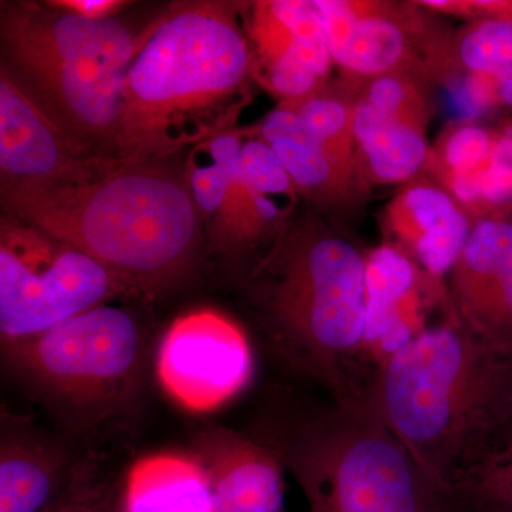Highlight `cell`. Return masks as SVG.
Here are the masks:
<instances>
[{"label": "cell", "mask_w": 512, "mask_h": 512, "mask_svg": "<svg viewBox=\"0 0 512 512\" xmlns=\"http://www.w3.org/2000/svg\"><path fill=\"white\" fill-rule=\"evenodd\" d=\"M251 52L234 3H180L138 36L117 158L163 163L234 130L251 101Z\"/></svg>", "instance_id": "obj_1"}, {"label": "cell", "mask_w": 512, "mask_h": 512, "mask_svg": "<svg viewBox=\"0 0 512 512\" xmlns=\"http://www.w3.org/2000/svg\"><path fill=\"white\" fill-rule=\"evenodd\" d=\"M372 402L427 476L456 485L503 451L512 421V355L451 311L380 367Z\"/></svg>", "instance_id": "obj_2"}, {"label": "cell", "mask_w": 512, "mask_h": 512, "mask_svg": "<svg viewBox=\"0 0 512 512\" xmlns=\"http://www.w3.org/2000/svg\"><path fill=\"white\" fill-rule=\"evenodd\" d=\"M366 254L318 215L289 221L248 291L276 356L340 400L372 399L365 348Z\"/></svg>", "instance_id": "obj_3"}, {"label": "cell", "mask_w": 512, "mask_h": 512, "mask_svg": "<svg viewBox=\"0 0 512 512\" xmlns=\"http://www.w3.org/2000/svg\"><path fill=\"white\" fill-rule=\"evenodd\" d=\"M6 215L103 265L128 293H156L190 271L204 231L185 173L114 163L76 181L2 194Z\"/></svg>", "instance_id": "obj_4"}, {"label": "cell", "mask_w": 512, "mask_h": 512, "mask_svg": "<svg viewBox=\"0 0 512 512\" xmlns=\"http://www.w3.org/2000/svg\"><path fill=\"white\" fill-rule=\"evenodd\" d=\"M255 439L278 458L311 512H441L450 487L421 470L372 399L279 403Z\"/></svg>", "instance_id": "obj_5"}, {"label": "cell", "mask_w": 512, "mask_h": 512, "mask_svg": "<svg viewBox=\"0 0 512 512\" xmlns=\"http://www.w3.org/2000/svg\"><path fill=\"white\" fill-rule=\"evenodd\" d=\"M138 36L114 16L84 18L49 2L3 3L0 70L86 153L117 158Z\"/></svg>", "instance_id": "obj_6"}, {"label": "cell", "mask_w": 512, "mask_h": 512, "mask_svg": "<svg viewBox=\"0 0 512 512\" xmlns=\"http://www.w3.org/2000/svg\"><path fill=\"white\" fill-rule=\"evenodd\" d=\"M2 348L37 393L77 419L100 420L136 390L144 338L130 312L106 303Z\"/></svg>", "instance_id": "obj_7"}, {"label": "cell", "mask_w": 512, "mask_h": 512, "mask_svg": "<svg viewBox=\"0 0 512 512\" xmlns=\"http://www.w3.org/2000/svg\"><path fill=\"white\" fill-rule=\"evenodd\" d=\"M127 289L92 256L32 225L0 224L2 345L33 338Z\"/></svg>", "instance_id": "obj_8"}, {"label": "cell", "mask_w": 512, "mask_h": 512, "mask_svg": "<svg viewBox=\"0 0 512 512\" xmlns=\"http://www.w3.org/2000/svg\"><path fill=\"white\" fill-rule=\"evenodd\" d=\"M339 77L409 74L429 87L457 79L453 30L421 2L316 0Z\"/></svg>", "instance_id": "obj_9"}, {"label": "cell", "mask_w": 512, "mask_h": 512, "mask_svg": "<svg viewBox=\"0 0 512 512\" xmlns=\"http://www.w3.org/2000/svg\"><path fill=\"white\" fill-rule=\"evenodd\" d=\"M158 382L178 406L194 413L220 409L251 382L254 356L247 333L211 309L185 313L158 346Z\"/></svg>", "instance_id": "obj_10"}, {"label": "cell", "mask_w": 512, "mask_h": 512, "mask_svg": "<svg viewBox=\"0 0 512 512\" xmlns=\"http://www.w3.org/2000/svg\"><path fill=\"white\" fill-rule=\"evenodd\" d=\"M434 107L430 87L409 74L359 84L355 110L356 168L363 190L403 185L423 174Z\"/></svg>", "instance_id": "obj_11"}, {"label": "cell", "mask_w": 512, "mask_h": 512, "mask_svg": "<svg viewBox=\"0 0 512 512\" xmlns=\"http://www.w3.org/2000/svg\"><path fill=\"white\" fill-rule=\"evenodd\" d=\"M238 9L252 79L279 103L303 99L332 80L335 63L316 0H259Z\"/></svg>", "instance_id": "obj_12"}, {"label": "cell", "mask_w": 512, "mask_h": 512, "mask_svg": "<svg viewBox=\"0 0 512 512\" xmlns=\"http://www.w3.org/2000/svg\"><path fill=\"white\" fill-rule=\"evenodd\" d=\"M116 160L86 153L0 70L2 194L76 183Z\"/></svg>", "instance_id": "obj_13"}, {"label": "cell", "mask_w": 512, "mask_h": 512, "mask_svg": "<svg viewBox=\"0 0 512 512\" xmlns=\"http://www.w3.org/2000/svg\"><path fill=\"white\" fill-rule=\"evenodd\" d=\"M446 281L458 322L512 355L511 218L477 222Z\"/></svg>", "instance_id": "obj_14"}, {"label": "cell", "mask_w": 512, "mask_h": 512, "mask_svg": "<svg viewBox=\"0 0 512 512\" xmlns=\"http://www.w3.org/2000/svg\"><path fill=\"white\" fill-rule=\"evenodd\" d=\"M242 137L244 130L234 128L202 141L191 148L184 171L212 245L229 254L272 245L239 168Z\"/></svg>", "instance_id": "obj_15"}, {"label": "cell", "mask_w": 512, "mask_h": 512, "mask_svg": "<svg viewBox=\"0 0 512 512\" xmlns=\"http://www.w3.org/2000/svg\"><path fill=\"white\" fill-rule=\"evenodd\" d=\"M446 296V281L392 245L367 251L365 348L377 370L427 328L424 306Z\"/></svg>", "instance_id": "obj_16"}, {"label": "cell", "mask_w": 512, "mask_h": 512, "mask_svg": "<svg viewBox=\"0 0 512 512\" xmlns=\"http://www.w3.org/2000/svg\"><path fill=\"white\" fill-rule=\"evenodd\" d=\"M474 225L458 202L423 174L400 185L380 217L384 244L439 281H446Z\"/></svg>", "instance_id": "obj_17"}, {"label": "cell", "mask_w": 512, "mask_h": 512, "mask_svg": "<svg viewBox=\"0 0 512 512\" xmlns=\"http://www.w3.org/2000/svg\"><path fill=\"white\" fill-rule=\"evenodd\" d=\"M194 454L210 481L207 512H284V467L255 437L207 431Z\"/></svg>", "instance_id": "obj_18"}, {"label": "cell", "mask_w": 512, "mask_h": 512, "mask_svg": "<svg viewBox=\"0 0 512 512\" xmlns=\"http://www.w3.org/2000/svg\"><path fill=\"white\" fill-rule=\"evenodd\" d=\"M255 130L284 164L301 197L323 214H353L369 198L340 173L301 117L285 104L278 103Z\"/></svg>", "instance_id": "obj_19"}, {"label": "cell", "mask_w": 512, "mask_h": 512, "mask_svg": "<svg viewBox=\"0 0 512 512\" xmlns=\"http://www.w3.org/2000/svg\"><path fill=\"white\" fill-rule=\"evenodd\" d=\"M66 454L18 424H6L0 441V512H46L72 476Z\"/></svg>", "instance_id": "obj_20"}, {"label": "cell", "mask_w": 512, "mask_h": 512, "mask_svg": "<svg viewBox=\"0 0 512 512\" xmlns=\"http://www.w3.org/2000/svg\"><path fill=\"white\" fill-rule=\"evenodd\" d=\"M121 503L126 512H207V470L195 454H148L128 471Z\"/></svg>", "instance_id": "obj_21"}, {"label": "cell", "mask_w": 512, "mask_h": 512, "mask_svg": "<svg viewBox=\"0 0 512 512\" xmlns=\"http://www.w3.org/2000/svg\"><path fill=\"white\" fill-rule=\"evenodd\" d=\"M474 224L510 220L512 211V120L494 124L473 153L440 183Z\"/></svg>", "instance_id": "obj_22"}, {"label": "cell", "mask_w": 512, "mask_h": 512, "mask_svg": "<svg viewBox=\"0 0 512 512\" xmlns=\"http://www.w3.org/2000/svg\"><path fill=\"white\" fill-rule=\"evenodd\" d=\"M359 84L349 80H330L303 99L285 101L295 111L316 140L322 144L330 160L350 183L366 197L356 168L355 110Z\"/></svg>", "instance_id": "obj_23"}, {"label": "cell", "mask_w": 512, "mask_h": 512, "mask_svg": "<svg viewBox=\"0 0 512 512\" xmlns=\"http://www.w3.org/2000/svg\"><path fill=\"white\" fill-rule=\"evenodd\" d=\"M239 168L259 221L274 242L291 221L301 197L298 187L256 130H244Z\"/></svg>", "instance_id": "obj_24"}, {"label": "cell", "mask_w": 512, "mask_h": 512, "mask_svg": "<svg viewBox=\"0 0 512 512\" xmlns=\"http://www.w3.org/2000/svg\"><path fill=\"white\" fill-rule=\"evenodd\" d=\"M453 52L458 76L512 67V19L471 20L454 33Z\"/></svg>", "instance_id": "obj_25"}, {"label": "cell", "mask_w": 512, "mask_h": 512, "mask_svg": "<svg viewBox=\"0 0 512 512\" xmlns=\"http://www.w3.org/2000/svg\"><path fill=\"white\" fill-rule=\"evenodd\" d=\"M480 512H512V453L495 457L456 484Z\"/></svg>", "instance_id": "obj_26"}, {"label": "cell", "mask_w": 512, "mask_h": 512, "mask_svg": "<svg viewBox=\"0 0 512 512\" xmlns=\"http://www.w3.org/2000/svg\"><path fill=\"white\" fill-rule=\"evenodd\" d=\"M121 494L97 483L92 471L74 470L62 493L46 512H119Z\"/></svg>", "instance_id": "obj_27"}, {"label": "cell", "mask_w": 512, "mask_h": 512, "mask_svg": "<svg viewBox=\"0 0 512 512\" xmlns=\"http://www.w3.org/2000/svg\"><path fill=\"white\" fill-rule=\"evenodd\" d=\"M461 97L470 116L481 117L504 107L512 109V67L493 73L464 76Z\"/></svg>", "instance_id": "obj_28"}, {"label": "cell", "mask_w": 512, "mask_h": 512, "mask_svg": "<svg viewBox=\"0 0 512 512\" xmlns=\"http://www.w3.org/2000/svg\"><path fill=\"white\" fill-rule=\"evenodd\" d=\"M49 3L56 8L69 10L90 19L111 18L121 6L126 5L119 0H59Z\"/></svg>", "instance_id": "obj_29"}, {"label": "cell", "mask_w": 512, "mask_h": 512, "mask_svg": "<svg viewBox=\"0 0 512 512\" xmlns=\"http://www.w3.org/2000/svg\"><path fill=\"white\" fill-rule=\"evenodd\" d=\"M441 512H478L457 487L451 485L446 507Z\"/></svg>", "instance_id": "obj_30"}, {"label": "cell", "mask_w": 512, "mask_h": 512, "mask_svg": "<svg viewBox=\"0 0 512 512\" xmlns=\"http://www.w3.org/2000/svg\"><path fill=\"white\" fill-rule=\"evenodd\" d=\"M510 453H512V421H511L510 430H508L507 440H505L503 451H501V454H498L497 457L505 456V454H510Z\"/></svg>", "instance_id": "obj_31"}, {"label": "cell", "mask_w": 512, "mask_h": 512, "mask_svg": "<svg viewBox=\"0 0 512 512\" xmlns=\"http://www.w3.org/2000/svg\"><path fill=\"white\" fill-rule=\"evenodd\" d=\"M119 512H126V511H124L123 503H121V501H120V508H119Z\"/></svg>", "instance_id": "obj_32"}]
</instances>
